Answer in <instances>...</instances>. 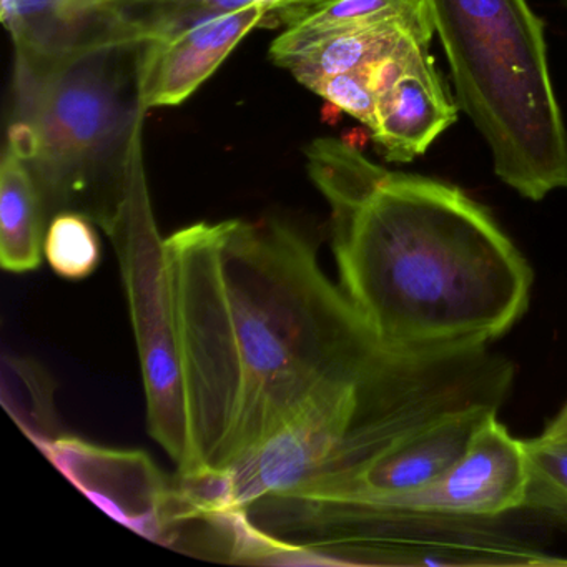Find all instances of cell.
I'll return each instance as SVG.
<instances>
[{
  "label": "cell",
  "instance_id": "14",
  "mask_svg": "<svg viewBox=\"0 0 567 567\" xmlns=\"http://www.w3.org/2000/svg\"><path fill=\"white\" fill-rule=\"evenodd\" d=\"M423 18H430L424 0H315L287 25L280 38L275 39L270 58L277 61L301 45L334 32L396 19Z\"/></svg>",
  "mask_w": 567,
  "mask_h": 567
},
{
  "label": "cell",
  "instance_id": "16",
  "mask_svg": "<svg viewBox=\"0 0 567 567\" xmlns=\"http://www.w3.org/2000/svg\"><path fill=\"white\" fill-rule=\"evenodd\" d=\"M94 221L75 212H62L49 221L44 257L59 277L84 280L101 264V240Z\"/></svg>",
  "mask_w": 567,
  "mask_h": 567
},
{
  "label": "cell",
  "instance_id": "1",
  "mask_svg": "<svg viewBox=\"0 0 567 567\" xmlns=\"http://www.w3.org/2000/svg\"><path fill=\"white\" fill-rule=\"evenodd\" d=\"M165 250L197 463L192 480L224 473L320 388L391 351L288 225L200 221L165 238Z\"/></svg>",
  "mask_w": 567,
  "mask_h": 567
},
{
  "label": "cell",
  "instance_id": "20",
  "mask_svg": "<svg viewBox=\"0 0 567 567\" xmlns=\"http://www.w3.org/2000/svg\"><path fill=\"white\" fill-rule=\"evenodd\" d=\"M257 2L270 9L278 24L288 25L301 11L310 8L315 0H257Z\"/></svg>",
  "mask_w": 567,
  "mask_h": 567
},
{
  "label": "cell",
  "instance_id": "4",
  "mask_svg": "<svg viewBox=\"0 0 567 567\" xmlns=\"http://www.w3.org/2000/svg\"><path fill=\"white\" fill-rule=\"evenodd\" d=\"M497 177L527 200L567 188V134L546 39L527 0H424Z\"/></svg>",
  "mask_w": 567,
  "mask_h": 567
},
{
  "label": "cell",
  "instance_id": "6",
  "mask_svg": "<svg viewBox=\"0 0 567 567\" xmlns=\"http://www.w3.org/2000/svg\"><path fill=\"white\" fill-rule=\"evenodd\" d=\"M39 450L105 513L141 536L177 546L215 526L181 480H168L144 451L112 450L75 436H58Z\"/></svg>",
  "mask_w": 567,
  "mask_h": 567
},
{
  "label": "cell",
  "instance_id": "3",
  "mask_svg": "<svg viewBox=\"0 0 567 567\" xmlns=\"http://www.w3.org/2000/svg\"><path fill=\"white\" fill-rule=\"evenodd\" d=\"M145 42H102L54 61L16 59V118L41 137V154L28 167L48 225L75 212L111 237L121 224L148 111L141 85Z\"/></svg>",
  "mask_w": 567,
  "mask_h": 567
},
{
  "label": "cell",
  "instance_id": "19",
  "mask_svg": "<svg viewBox=\"0 0 567 567\" xmlns=\"http://www.w3.org/2000/svg\"><path fill=\"white\" fill-rule=\"evenodd\" d=\"M8 148L25 164H32L41 154V137L34 125L16 118L8 131Z\"/></svg>",
  "mask_w": 567,
  "mask_h": 567
},
{
  "label": "cell",
  "instance_id": "9",
  "mask_svg": "<svg viewBox=\"0 0 567 567\" xmlns=\"http://www.w3.org/2000/svg\"><path fill=\"white\" fill-rule=\"evenodd\" d=\"M371 138L384 161L408 164L423 155L457 121V105L436 71L430 49L421 51L400 81L377 97Z\"/></svg>",
  "mask_w": 567,
  "mask_h": 567
},
{
  "label": "cell",
  "instance_id": "13",
  "mask_svg": "<svg viewBox=\"0 0 567 567\" xmlns=\"http://www.w3.org/2000/svg\"><path fill=\"white\" fill-rule=\"evenodd\" d=\"M48 230L38 184L28 164L9 148L0 165V264L11 274H28L42 264Z\"/></svg>",
  "mask_w": 567,
  "mask_h": 567
},
{
  "label": "cell",
  "instance_id": "21",
  "mask_svg": "<svg viewBox=\"0 0 567 567\" xmlns=\"http://www.w3.org/2000/svg\"><path fill=\"white\" fill-rule=\"evenodd\" d=\"M544 433L553 434L557 437H566L567 440V401L560 408L559 413L549 421Z\"/></svg>",
  "mask_w": 567,
  "mask_h": 567
},
{
  "label": "cell",
  "instance_id": "5",
  "mask_svg": "<svg viewBox=\"0 0 567 567\" xmlns=\"http://www.w3.org/2000/svg\"><path fill=\"white\" fill-rule=\"evenodd\" d=\"M121 265L147 400L148 431L177 463L178 477L197 474L188 426L177 311L165 238L148 197L144 155L135 154L121 224L111 235Z\"/></svg>",
  "mask_w": 567,
  "mask_h": 567
},
{
  "label": "cell",
  "instance_id": "11",
  "mask_svg": "<svg viewBox=\"0 0 567 567\" xmlns=\"http://www.w3.org/2000/svg\"><path fill=\"white\" fill-rule=\"evenodd\" d=\"M257 0H107L85 16L101 42L164 41Z\"/></svg>",
  "mask_w": 567,
  "mask_h": 567
},
{
  "label": "cell",
  "instance_id": "18",
  "mask_svg": "<svg viewBox=\"0 0 567 567\" xmlns=\"http://www.w3.org/2000/svg\"><path fill=\"white\" fill-rule=\"evenodd\" d=\"M308 89L340 109L341 112L353 115L370 131V134H373L378 124L377 95L368 87L361 69L318 79L313 84L308 85Z\"/></svg>",
  "mask_w": 567,
  "mask_h": 567
},
{
  "label": "cell",
  "instance_id": "12",
  "mask_svg": "<svg viewBox=\"0 0 567 567\" xmlns=\"http://www.w3.org/2000/svg\"><path fill=\"white\" fill-rule=\"evenodd\" d=\"M107 0H0L16 58L52 61L87 45L84 19Z\"/></svg>",
  "mask_w": 567,
  "mask_h": 567
},
{
  "label": "cell",
  "instance_id": "2",
  "mask_svg": "<svg viewBox=\"0 0 567 567\" xmlns=\"http://www.w3.org/2000/svg\"><path fill=\"white\" fill-rule=\"evenodd\" d=\"M305 155L330 205L341 291L381 347L486 348L524 317L533 270L461 188L388 171L343 138H317Z\"/></svg>",
  "mask_w": 567,
  "mask_h": 567
},
{
  "label": "cell",
  "instance_id": "8",
  "mask_svg": "<svg viewBox=\"0 0 567 567\" xmlns=\"http://www.w3.org/2000/svg\"><path fill=\"white\" fill-rule=\"evenodd\" d=\"M261 25H278L264 4L218 16L164 41L145 42L141 85L145 107H172L190 99L235 48Z\"/></svg>",
  "mask_w": 567,
  "mask_h": 567
},
{
  "label": "cell",
  "instance_id": "17",
  "mask_svg": "<svg viewBox=\"0 0 567 567\" xmlns=\"http://www.w3.org/2000/svg\"><path fill=\"white\" fill-rule=\"evenodd\" d=\"M6 371L12 374V404H6L11 414L18 413L22 406L24 410L16 416V421L21 424L25 434L32 437L39 447L48 441L54 440L52 436V401L51 394L44 393V383H42V371L38 368L29 367L28 361L12 360V367H4Z\"/></svg>",
  "mask_w": 567,
  "mask_h": 567
},
{
  "label": "cell",
  "instance_id": "15",
  "mask_svg": "<svg viewBox=\"0 0 567 567\" xmlns=\"http://www.w3.org/2000/svg\"><path fill=\"white\" fill-rule=\"evenodd\" d=\"M526 451L527 493L524 507L553 514L567 524V440L539 434L523 441Z\"/></svg>",
  "mask_w": 567,
  "mask_h": 567
},
{
  "label": "cell",
  "instance_id": "10",
  "mask_svg": "<svg viewBox=\"0 0 567 567\" xmlns=\"http://www.w3.org/2000/svg\"><path fill=\"white\" fill-rule=\"evenodd\" d=\"M430 18L396 19L381 24L348 29L315 39L297 51L274 61L308 87L318 79L360 71L364 65L400 51L411 42L433 41Z\"/></svg>",
  "mask_w": 567,
  "mask_h": 567
},
{
  "label": "cell",
  "instance_id": "7",
  "mask_svg": "<svg viewBox=\"0 0 567 567\" xmlns=\"http://www.w3.org/2000/svg\"><path fill=\"white\" fill-rule=\"evenodd\" d=\"M527 493L524 443L511 436L499 421L491 417L471 441L466 453L440 480L423 489L384 497L377 503L347 509L401 516L454 517L493 520L523 509Z\"/></svg>",
  "mask_w": 567,
  "mask_h": 567
},
{
  "label": "cell",
  "instance_id": "22",
  "mask_svg": "<svg viewBox=\"0 0 567 567\" xmlns=\"http://www.w3.org/2000/svg\"><path fill=\"white\" fill-rule=\"evenodd\" d=\"M560 2H563V4L567 8V0H560Z\"/></svg>",
  "mask_w": 567,
  "mask_h": 567
}]
</instances>
